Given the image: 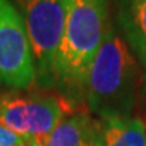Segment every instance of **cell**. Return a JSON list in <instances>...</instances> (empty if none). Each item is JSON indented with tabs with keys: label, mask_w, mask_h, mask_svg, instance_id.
I'll use <instances>...</instances> for the list:
<instances>
[{
	"label": "cell",
	"mask_w": 146,
	"mask_h": 146,
	"mask_svg": "<svg viewBox=\"0 0 146 146\" xmlns=\"http://www.w3.org/2000/svg\"><path fill=\"white\" fill-rule=\"evenodd\" d=\"M115 11L124 39L146 67V0H116Z\"/></svg>",
	"instance_id": "obj_6"
},
{
	"label": "cell",
	"mask_w": 146,
	"mask_h": 146,
	"mask_svg": "<svg viewBox=\"0 0 146 146\" xmlns=\"http://www.w3.org/2000/svg\"><path fill=\"white\" fill-rule=\"evenodd\" d=\"M96 146H146V124L136 116L98 119Z\"/></svg>",
	"instance_id": "obj_8"
},
{
	"label": "cell",
	"mask_w": 146,
	"mask_h": 146,
	"mask_svg": "<svg viewBox=\"0 0 146 146\" xmlns=\"http://www.w3.org/2000/svg\"><path fill=\"white\" fill-rule=\"evenodd\" d=\"M25 146H43V142L39 140V139H29Z\"/></svg>",
	"instance_id": "obj_10"
},
{
	"label": "cell",
	"mask_w": 146,
	"mask_h": 146,
	"mask_svg": "<svg viewBox=\"0 0 146 146\" xmlns=\"http://www.w3.org/2000/svg\"><path fill=\"white\" fill-rule=\"evenodd\" d=\"M63 37L55 61V88L73 108L84 103L88 69L110 25L109 0H64Z\"/></svg>",
	"instance_id": "obj_2"
},
{
	"label": "cell",
	"mask_w": 146,
	"mask_h": 146,
	"mask_svg": "<svg viewBox=\"0 0 146 146\" xmlns=\"http://www.w3.org/2000/svg\"><path fill=\"white\" fill-rule=\"evenodd\" d=\"M140 61L110 23L102 46L88 69L84 103L98 119L130 118L142 84Z\"/></svg>",
	"instance_id": "obj_1"
},
{
	"label": "cell",
	"mask_w": 146,
	"mask_h": 146,
	"mask_svg": "<svg viewBox=\"0 0 146 146\" xmlns=\"http://www.w3.org/2000/svg\"><path fill=\"white\" fill-rule=\"evenodd\" d=\"M97 121L88 112L78 110L64 116L52 133L45 139L43 146H96Z\"/></svg>",
	"instance_id": "obj_7"
},
{
	"label": "cell",
	"mask_w": 146,
	"mask_h": 146,
	"mask_svg": "<svg viewBox=\"0 0 146 146\" xmlns=\"http://www.w3.org/2000/svg\"><path fill=\"white\" fill-rule=\"evenodd\" d=\"M64 97L45 94H8L0 97V125L25 139L45 142L60 121L72 113Z\"/></svg>",
	"instance_id": "obj_4"
},
{
	"label": "cell",
	"mask_w": 146,
	"mask_h": 146,
	"mask_svg": "<svg viewBox=\"0 0 146 146\" xmlns=\"http://www.w3.org/2000/svg\"><path fill=\"white\" fill-rule=\"evenodd\" d=\"M0 84L15 91L30 90L37 84L24 23L9 0H0Z\"/></svg>",
	"instance_id": "obj_5"
},
{
	"label": "cell",
	"mask_w": 146,
	"mask_h": 146,
	"mask_svg": "<svg viewBox=\"0 0 146 146\" xmlns=\"http://www.w3.org/2000/svg\"><path fill=\"white\" fill-rule=\"evenodd\" d=\"M29 139L0 125V146H25Z\"/></svg>",
	"instance_id": "obj_9"
},
{
	"label": "cell",
	"mask_w": 146,
	"mask_h": 146,
	"mask_svg": "<svg viewBox=\"0 0 146 146\" xmlns=\"http://www.w3.org/2000/svg\"><path fill=\"white\" fill-rule=\"evenodd\" d=\"M24 23L36 64L37 84L55 88V61L63 37L64 0H9Z\"/></svg>",
	"instance_id": "obj_3"
}]
</instances>
